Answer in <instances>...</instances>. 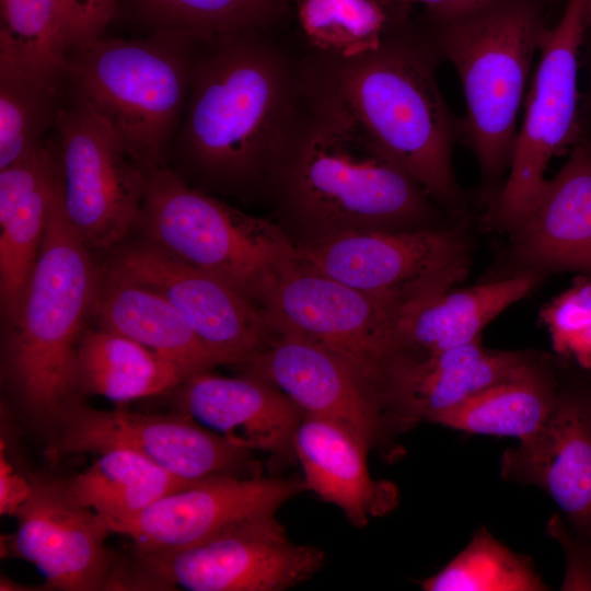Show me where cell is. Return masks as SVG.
I'll use <instances>...</instances> for the list:
<instances>
[{
	"instance_id": "1",
	"label": "cell",
	"mask_w": 591,
	"mask_h": 591,
	"mask_svg": "<svg viewBox=\"0 0 591 591\" xmlns=\"http://www.w3.org/2000/svg\"><path fill=\"white\" fill-rule=\"evenodd\" d=\"M275 28L201 40L167 166L189 185L242 199L265 196L276 147L304 89V48Z\"/></svg>"
},
{
	"instance_id": "2",
	"label": "cell",
	"mask_w": 591,
	"mask_h": 591,
	"mask_svg": "<svg viewBox=\"0 0 591 591\" xmlns=\"http://www.w3.org/2000/svg\"><path fill=\"white\" fill-rule=\"evenodd\" d=\"M271 160L265 196L311 240L357 230L429 228L434 201L306 70Z\"/></svg>"
},
{
	"instance_id": "3",
	"label": "cell",
	"mask_w": 591,
	"mask_h": 591,
	"mask_svg": "<svg viewBox=\"0 0 591 591\" xmlns=\"http://www.w3.org/2000/svg\"><path fill=\"white\" fill-rule=\"evenodd\" d=\"M407 10L394 7L379 45L361 54L341 57L304 46L305 68L436 202L461 212L465 199L452 160L461 117L438 83L440 53Z\"/></svg>"
},
{
	"instance_id": "4",
	"label": "cell",
	"mask_w": 591,
	"mask_h": 591,
	"mask_svg": "<svg viewBox=\"0 0 591 591\" xmlns=\"http://www.w3.org/2000/svg\"><path fill=\"white\" fill-rule=\"evenodd\" d=\"M543 4V0H487L444 14L426 12L424 25L461 82L466 113L461 117L460 142L477 161L489 207L508 175L519 113L548 31Z\"/></svg>"
},
{
	"instance_id": "5",
	"label": "cell",
	"mask_w": 591,
	"mask_h": 591,
	"mask_svg": "<svg viewBox=\"0 0 591 591\" xmlns=\"http://www.w3.org/2000/svg\"><path fill=\"white\" fill-rule=\"evenodd\" d=\"M101 279V267L67 219L59 175L37 262L2 347L7 382L48 431L81 403L78 347Z\"/></svg>"
},
{
	"instance_id": "6",
	"label": "cell",
	"mask_w": 591,
	"mask_h": 591,
	"mask_svg": "<svg viewBox=\"0 0 591 591\" xmlns=\"http://www.w3.org/2000/svg\"><path fill=\"white\" fill-rule=\"evenodd\" d=\"M201 40L173 34L100 37L68 55L66 84L142 169L167 166Z\"/></svg>"
},
{
	"instance_id": "7",
	"label": "cell",
	"mask_w": 591,
	"mask_h": 591,
	"mask_svg": "<svg viewBox=\"0 0 591 591\" xmlns=\"http://www.w3.org/2000/svg\"><path fill=\"white\" fill-rule=\"evenodd\" d=\"M138 232L172 257L233 287L259 306L275 278L296 263L282 228L189 185L169 166L146 170Z\"/></svg>"
},
{
	"instance_id": "8",
	"label": "cell",
	"mask_w": 591,
	"mask_h": 591,
	"mask_svg": "<svg viewBox=\"0 0 591 591\" xmlns=\"http://www.w3.org/2000/svg\"><path fill=\"white\" fill-rule=\"evenodd\" d=\"M587 0H568L560 21L548 28L525 96L522 125L502 189L487 223L511 231L534 202L548 163L569 152L583 135L578 88L586 39Z\"/></svg>"
},
{
	"instance_id": "9",
	"label": "cell",
	"mask_w": 591,
	"mask_h": 591,
	"mask_svg": "<svg viewBox=\"0 0 591 591\" xmlns=\"http://www.w3.org/2000/svg\"><path fill=\"white\" fill-rule=\"evenodd\" d=\"M298 245L305 267L395 309L453 288L468 269L456 228L357 230Z\"/></svg>"
},
{
	"instance_id": "10",
	"label": "cell",
	"mask_w": 591,
	"mask_h": 591,
	"mask_svg": "<svg viewBox=\"0 0 591 591\" xmlns=\"http://www.w3.org/2000/svg\"><path fill=\"white\" fill-rule=\"evenodd\" d=\"M123 587L190 591H281L299 586L326 561L323 549L294 544L276 514L252 518L196 545L136 552Z\"/></svg>"
},
{
	"instance_id": "11",
	"label": "cell",
	"mask_w": 591,
	"mask_h": 591,
	"mask_svg": "<svg viewBox=\"0 0 591 591\" xmlns=\"http://www.w3.org/2000/svg\"><path fill=\"white\" fill-rule=\"evenodd\" d=\"M259 308L276 333L335 355L381 399L396 355L395 309L305 267L299 259L269 285Z\"/></svg>"
},
{
	"instance_id": "12",
	"label": "cell",
	"mask_w": 591,
	"mask_h": 591,
	"mask_svg": "<svg viewBox=\"0 0 591 591\" xmlns=\"http://www.w3.org/2000/svg\"><path fill=\"white\" fill-rule=\"evenodd\" d=\"M55 128L67 219L91 252L109 253L138 230L146 170L79 99L60 108Z\"/></svg>"
},
{
	"instance_id": "13",
	"label": "cell",
	"mask_w": 591,
	"mask_h": 591,
	"mask_svg": "<svg viewBox=\"0 0 591 591\" xmlns=\"http://www.w3.org/2000/svg\"><path fill=\"white\" fill-rule=\"evenodd\" d=\"M114 449L135 452L188 482L242 475L253 453L183 413L102 410L79 403L49 430L45 455L56 462L71 454Z\"/></svg>"
},
{
	"instance_id": "14",
	"label": "cell",
	"mask_w": 591,
	"mask_h": 591,
	"mask_svg": "<svg viewBox=\"0 0 591 591\" xmlns=\"http://www.w3.org/2000/svg\"><path fill=\"white\" fill-rule=\"evenodd\" d=\"M101 269L165 298L222 364L246 363L277 335L263 310L240 291L142 237L111 251Z\"/></svg>"
},
{
	"instance_id": "15",
	"label": "cell",
	"mask_w": 591,
	"mask_h": 591,
	"mask_svg": "<svg viewBox=\"0 0 591 591\" xmlns=\"http://www.w3.org/2000/svg\"><path fill=\"white\" fill-rule=\"evenodd\" d=\"M31 490L14 517L7 552L33 564L46 587L63 591L108 590L117 564L105 541V518L81 505L62 479L31 477Z\"/></svg>"
},
{
	"instance_id": "16",
	"label": "cell",
	"mask_w": 591,
	"mask_h": 591,
	"mask_svg": "<svg viewBox=\"0 0 591 591\" xmlns=\"http://www.w3.org/2000/svg\"><path fill=\"white\" fill-rule=\"evenodd\" d=\"M300 477L221 474L171 493L137 515L108 523L130 537L135 552L179 549L204 542L245 520L276 514L305 491Z\"/></svg>"
},
{
	"instance_id": "17",
	"label": "cell",
	"mask_w": 591,
	"mask_h": 591,
	"mask_svg": "<svg viewBox=\"0 0 591 591\" xmlns=\"http://www.w3.org/2000/svg\"><path fill=\"white\" fill-rule=\"evenodd\" d=\"M242 367L277 386L303 415L346 430L368 452L391 431L379 395L346 362L315 345L277 333Z\"/></svg>"
},
{
	"instance_id": "18",
	"label": "cell",
	"mask_w": 591,
	"mask_h": 591,
	"mask_svg": "<svg viewBox=\"0 0 591 591\" xmlns=\"http://www.w3.org/2000/svg\"><path fill=\"white\" fill-rule=\"evenodd\" d=\"M501 474L506 480L542 488L572 532L591 540V386L559 390L544 426L505 451Z\"/></svg>"
},
{
	"instance_id": "19",
	"label": "cell",
	"mask_w": 591,
	"mask_h": 591,
	"mask_svg": "<svg viewBox=\"0 0 591 591\" xmlns=\"http://www.w3.org/2000/svg\"><path fill=\"white\" fill-rule=\"evenodd\" d=\"M170 393L175 412L231 442L283 463L297 460L294 439L303 412L269 381L250 373L227 378L202 371Z\"/></svg>"
},
{
	"instance_id": "20",
	"label": "cell",
	"mask_w": 591,
	"mask_h": 591,
	"mask_svg": "<svg viewBox=\"0 0 591 591\" xmlns=\"http://www.w3.org/2000/svg\"><path fill=\"white\" fill-rule=\"evenodd\" d=\"M530 356L487 349L482 337L417 359H396L381 399L391 430L432 422L440 414L509 376Z\"/></svg>"
},
{
	"instance_id": "21",
	"label": "cell",
	"mask_w": 591,
	"mask_h": 591,
	"mask_svg": "<svg viewBox=\"0 0 591 591\" xmlns=\"http://www.w3.org/2000/svg\"><path fill=\"white\" fill-rule=\"evenodd\" d=\"M511 232L532 265L591 275V149L583 135Z\"/></svg>"
},
{
	"instance_id": "22",
	"label": "cell",
	"mask_w": 591,
	"mask_h": 591,
	"mask_svg": "<svg viewBox=\"0 0 591 591\" xmlns=\"http://www.w3.org/2000/svg\"><path fill=\"white\" fill-rule=\"evenodd\" d=\"M59 175L58 154L46 142L0 170V306L5 328L19 314L37 262Z\"/></svg>"
},
{
	"instance_id": "23",
	"label": "cell",
	"mask_w": 591,
	"mask_h": 591,
	"mask_svg": "<svg viewBox=\"0 0 591 591\" xmlns=\"http://www.w3.org/2000/svg\"><path fill=\"white\" fill-rule=\"evenodd\" d=\"M537 278L526 271L406 304L396 318L394 360L421 358L480 338L487 324L534 289Z\"/></svg>"
},
{
	"instance_id": "24",
	"label": "cell",
	"mask_w": 591,
	"mask_h": 591,
	"mask_svg": "<svg viewBox=\"0 0 591 591\" xmlns=\"http://www.w3.org/2000/svg\"><path fill=\"white\" fill-rule=\"evenodd\" d=\"M294 452L306 489L340 508L355 528H364L370 517L383 515L397 505L395 485L371 478L369 452L339 426L303 415Z\"/></svg>"
},
{
	"instance_id": "25",
	"label": "cell",
	"mask_w": 591,
	"mask_h": 591,
	"mask_svg": "<svg viewBox=\"0 0 591 591\" xmlns=\"http://www.w3.org/2000/svg\"><path fill=\"white\" fill-rule=\"evenodd\" d=\"M92 316L97 326L146 346L189 375L222 364L172 303L142 286L102 271Z\"/></svg>"
},
{
	"instance_id": "26",
	"label": "cell",
	"mask_w": 591,
	"mask_h": 591,
	"mask_svg": "<svg viewBox=\"0 0 591 591\" xmlns=\"http://www.w3.org/2000/svg\"><path fill=\"white\" fill-rule=\"evenodd\" d=\"M558 393L553 374L529 357L509 376L440 414L432 422L524 441L544 426Z\"/></svg>"
},
{
	"instance_id": "27",
	"label": "cell",
	"mask_w": 591,
	"mask_h": 591,
	"mask_svg": "<svg viewBox=\"0 0 591 591\" xmlns=\"http://www.w3.org/2000/svg\"><path fill=\"white\" fill-rule=\"evenodd\" d=\"M82 395L117 403L170 393L190 376L183 368L113 331L86 328L78 347Z\"/></svg>"
},
{
	"instance_id": "28",
	"label": "cell",
	"mask_w": 591,
	"mask_h": 591,
	"mask_svg": "<svg viewBox=\"0 0 591 591\" xmlns=\"http://www.w3.org/2000/svg\"><path fill=\"white\" fill-rule=\"evenodd\" d=\"M62 482L77 501L108 523L132 518L160 498L196 483L124 449L101 453L85 471Z\"/></svg>"
},
{
	"instance_id": "29",
	"label": "cell",
	"mask_w": 591,
	"mask_h": 591,
	"mask_svg": "<svg viewBox=\"0 0 591 591\" xmlns=\"http://www.w3.org/2000/svg\"><path fill=\"white\" fill-rule=\"evenodd\" d=\"M293 0H132L149 31L205 40L247 28H275L290 13Z\"/></svg>"
},
{
	"instance_id": "30",
	"label": "cell",
	"mask_w": 591,
	"mask_h": 591,
	"mask_svg": "<svg viewBox=\"0 0 591 591\" xmlns=\"http://www.w3.org/2000/svg\"><path fill=\"white\" fill-rule=\"evenodd\" d=\"M0 57L62 88L70 51L61 0H0Z\"/></svg>"
},
{
	"instance_id": "31",
	"label": "cell",
	"mask_w": 591,
	"mask_h": 591,
	"mask_svg": "<svg viewBox=\"0 0 591 591\" xmlns=\"http://www.w3.org/2000/svg\"><path fill=\"white\" fill-rule=\"evenodd\" d=\"M62 89L0 57V170L45 140L61 108Z\"/></svg>"
},
{
	"instance_id": "32",
	"label": "cell",
	"mask_w": 591,
	"mask_h": 591,
	"mask_svg": "<svg viewBox=\"0 0 591 591\" xmlns=\"http://www.w3.org/2000/svg\"><path fill=\"white\" fill-rule=\"evenodd\" d=\"M308 49L349 57L379 45L393 8L378 0H296Z\"/></svg>"
},
{
	"instance_id": "33",
	"label": "cell",
	"mask_w": 591,
	"mask_h": 591,
	"mask_svg": "<svg viewBox=\"0 0 591 591\" xmlns=\"http://www.w3.org/2000/svg\"><path fill=\"white\" fill-rule=\"evenodd\" d=\"M426 591H544L533 563L479 529L445 567L422 581Z\"/></svg>"
},
{
	"instance_id": "34",
	"label": "cell",
	"mask_w": 591,
	"mask_h": 591,
	"mask_svg": "<svg viewBox=\"0 0 591 591\" xmlns=\"http://www.w3.org/2000/svg\"><path fill=\"white\" fill-rule=\"evenodd\" d=\"M554 349L563 355L567 344L591 327V279L577 281L541 311Z\"/></svg>"
},
{
	"instance_id": "35",
	"label": "cell",
	"mask_w": 591,
	"mask_h": 591,
	"mask_svg": "<svg viewBox=\"0 0 591 591\" xmlns=\"http://www.w3.org/2000/svg\"><path fill=\"white\" fill-rule=\"evenodd\" d=\"M120 1L61 0L70 51L102 37Z\"/></svg>"
},
{
	"instance_id": "36",
	"label": "cell",
	"mask_w": 591,
	"mask_h": 591,
	"mask_svg": "<svg viewBox=\"0 0 591 591\" xmlns=\"http://www.w3.org/2000/svg\"><path fill=\"white\" fill-rule=\"evenodd\" d=\"M547 530L561 545L566 556V573L561 590H591V546L587 540L570 532L563 520L554 515Z\"/></svg>"
},
{
	"instance_id": "37",
	"label": "cell",
	"mask_w": 591,
	"mask_h": 591,
	"mask_svg": "<svg viewBox=\"0 0 591 591\" xmlns=\"http://www.w3.org/2000/svg\"><path fill=\"white\" fill-rule=\"evenodd\" d=\"M7 454L1 449L0 456V510L1 514L14 515L31 490V479H25L13 471Z\"/></svg>"
},
{
	"instance_id": "38",
	"label": "cell",
	"mask_w": 591,
	"mask_h": 591,
	"mask_svg": "<svg viewBox=\"0 0 591 591\" xmlns=\"http://www.w3.org/2000/svg\"><path fill=\"white\" fill-rule=\"evenodd\" d=\"M386 7H409L418 3L426 7V12L444 14L483 3L487 0H378Z\"/></svg>"
},
{
	"instance_id": "39",
	"label": "cell",
	"mask_w": 591,
	"mask_h": 591,
	"mask_svg": "<svg viewBox=\"0 0 591 591\" xmlns=\"http://www.w3.org/2000/svg\"><path fill=\"white\" fill-rule=\"evenodd\" d=\"M563 355L573 357L586 369H591V327L575 336Z\"/></svg>"
},
{
	"instance_id": "40",
	"label": "cell",
	"mask_w": 591,
	"mask_h": 591,
	"mask_svg": "<svg viewBox=\"0 0 591 591\" xmlns=\"http://www.w3.org/2000/svg\"><path fill=\"white\" fill-rule=\"evenodd\" d=\"M582 47L584 48V50L583 53L581 50V56L583 57V62H584L587 73H588V88H587L586 96L583 100V109L591 121V42H589L587 45L583 42ZM583 138L586 142L588 143L589 148L591 149V136H588L584 130H583Z\"/></svg>"
},
{
	"instance_id": "41",
	"label": "cell",
	"mask_w": 591,
	"mask_h": 591,
	"mask_svg": "<svg viewBox=\"0 0 591 591\" xmlns=\"http://www.w3.org/2000/svg\"><path fill=\"white\" fill-rule=\"evenodd\" d=\"M584 20L587 27L591 28V0H587L586 2Z\"/></svg>"
},
{
	"instance_id": "42",
	"label": "cell",
	"mask_w": 591,
	"mask_h": 591,
	"mask_svg": "<svg viewBox=\"0 0 591 591\" xmlns=\"http://www.w3.org/2000/svg\"><path fill=\"white\" fill-rule=\"evenodd\" d=\"M587 541L589 542V544H590V546H591V540H587Z\"/></svg>"
}]
</instances>
